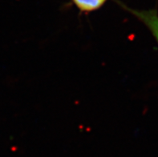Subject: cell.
Segmentation results:
<instances>
[{
	"mask_svg": "<svg viewBox=\"0 0 158 157\" xmlns=\"http://www.w3.org/2000/svg\"><path fill=\"white\" fill-rule=\"evenodd\" d=\"M119 5L124 10L135 16L139 21L142 23L148 28L151 34L154 37L158 44V12L156 9L150 10H136L125 6L122 2H118Z\"/></svg>",
	"mask_w": 158,
	"mask_h": 157,
	"instance_id": "cell-1",
	"label": "cell"
},
{
	"mask_svg": "<svg viewBox=\"0 0 158 157\" xmlns=\"http://www.w3.org/2000/svg\"><path fill=\"white\" fill-rule=\"evenodd\" d=\"M75 6L82 12H92L104 6L107 0H72Z\"/></svg>",
	"mask_w": 158,
	"mask_h": 157,
	"instance_id": "cell-2",
	"label": "cell"
}]
</instances>
